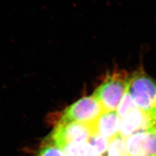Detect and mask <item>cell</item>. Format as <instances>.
<instances>
[{
  "instance_id": "8",
  "label": "cell",
  "mask_w": 156,
  "mask_h": 156,
  "mask_svg": "<svg viewBox=\"0 0 156 156\" xmlns=\"http://www.w3.org/2000/svg\"><path fill=\"white\" fill-rule=\"evenodd\" d=\"M61 149L67 156H101L89 142L70 143Z\"/></svg>"
},
{
  "instance_id": "5",
  "label": "cell",
  "mask_w": 156,
  "mask_h": 156,
  "mask_svg": "<svg viewBox=\"0 0 156 156\" xmlns=\"http://www.w3.org/2000/svg\"><path fill=\"white\" fill-rule=\"evenodd\" d=\"M126 144L129 156H156V129L131 135Z\"/></svg>"
},
{
  "instance_id": "3",
  "label": "cell",
  "mask_w": 156,
  "mask_h": 156,
  "mask_svg": "<svg viewBox=\"0 0 156 156\" xmlns=\"http://www.w3.org/2000/svg\"><path fill=\"white\" fill-rule=\"evenodd\" d=\"M94 133V124L76 122H58L48 140L62 148L70 143L89 142Z\"/></svg>"
},
{
  "instance_id": "7",
  "label": "cell",
  "mask_w": 156,
  "mask_h": 156,
  "mask_svg": "<svg viewBox=\"0 0 156 156\" xmlns=\"http://www.w3.org/2000/svg\"><path fill=\"white\" fill-rule=\"evenodd\" d=\"M145 113L136 108L121 119L120 135L126 139L136 133L144 131Z\"/></svg>"
},
{
  "instance_id": "1",
  "label": "cell",
  "mask_w": 156,
  "mask_h": 156,
  "mask_svg": "<svg viewBox=\"0 0 156 156\" xmlns=\"http://www.w3.org/2000/svg\"><path fill=\"white\" fill-rule=\"evenodd\" d=\"M128 91L137 108L144 113L156 115V81L143 70L129 77Z\"/></svg>"
},
{
  "instance_id": "6",
  "label": "cell",
  "mask_w": 156,
  "mask_h": 156,
  "mask_svg": "<svg viewBox=\"0 0 156 156\" xmlns=\"http://www.w3.org/2000/svg\"><path fill=\"white\" fill-rule=\"evenodd\" d=\"M120 124L116 111H104L94 124L95 133L111 140L120 135Z\"/></svg>"
},
{
  "instance_id": "9",
  "label": "cell",
  "mask_w": 156,
  "mask_h": 156,
  "mask_svg": "<svg viewBox=\"0 0 156 156\" xmlns=\"http://www.w3.org/2000/svg\"><path fill=\"white\" fill-rule=\"evenodd\" d=\"M107 156H129L126 148V139L120 135L110 140Z\"/></svg>"
},
{
  "instance_id": "2",
  "label": "cell",
  "mask_w": 156,
  "mask_h": 156,
  "mask_svg": "<svg viewBox=\"0 0 156 156\" xmlns=\"http://www.w3.org/2000/svg\"><path fill=\"white\" fill-rule=\"evenodd\" d=\"M129 77L125 72H114L97 87L93 95L104 111H116L128 88Z\"/></svg>"
},
{
  "instance_id": "11",
  "label": "cell",
  "mask_w": 156,
  "mask_h": 156,
  "mask_svg": "<svg viewBox=\"0 0 156 156\" xmlns=\"http://www.w3.org/2000/svg\"><path fill=\"white\" fill-rule=\"evenodd\" d=\"M37 156H67L60 147L48 140L39 148Z\"/></svg>"
},
{
  "instance_id": "4",
  "label": "cell",
  "mask_w": 156,
  "mask_h": 156,
  "mask_svg": "<svg viewBox=\"0 0 156 156\" xmlns=\"http://www.w3.org/2000/svg\"><path fill=\"white\" fill-rule=\"evenodd\" d=\"M104 110L92 94L77 100L63 111L59 122L85 123L93 125Z\"/></svg>"
},
{
  "instance_id": "10",
  "label": "cell",
  "mask_w": 156,
  "mask_h": 156,
  "mask_svg": "<svg viewBox=\"0 0 156 156\" xmlns=\"http://www.w3.org/2000/svg\"><path fill=\"white\" fill-rule=\"evenodd\" d=\"M136 108L137 107L135 105L133 99L131 98L129 92L128 91V88H127L126 93L124 94L122 99L118 108H117L116 113L120 119H122L129 112L132 111Z\"/></svg>"
},
{
  "instance_id": "12",
  "label": "cell",
  "mask_w": 156,
  "mask_h": 156,
  "mask_svg": "<svg viewBox=\"0 0 156 156\" xmlns=\"http://www.w3.org/2000/svg\"><path fill=\"white\" fill-rule=\"evenodd\" d=\"M110 140L105 138L97 133H94L91 136L89 143L99 152V154L104 156L107 152Z\"/></svg>"
}]
</instances>
